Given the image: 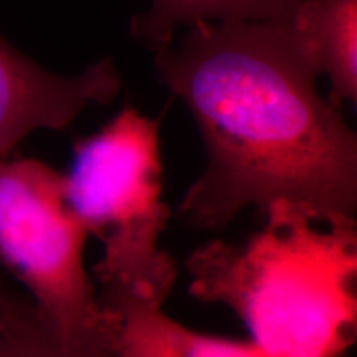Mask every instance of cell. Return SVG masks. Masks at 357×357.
Returning <instances> with one entry per match:
<instances>
[{"mask_svg": "<svg viewBox=\"0 0 357 357\" xmlns=\"http://www.w3.org/2000/svg\"><path fill=\"white\" fill-rule=\"evenodd\" d=\"M154 53L207 153L178 205L187 223L218 230L248 205L275 202L326 225L356 223V132L280 22H195Z\"/></svg>", "mask_w": 357, "mask_h": 357, "instance_id": "cell-1", "label": "cell"}, {"mask_svg": "<svg viewBox=\"0 0 357 357\" xmlns=\"http://www.w3.org/2000/svg\"><path fill=\"white\" fill-rule=\"evenodd\" d=\"M263 213L266 225L247 242L190 253V294L231 307L270 356L346 357L357 333L356 223L319 230L289 202Z\"/></svg>", "mask_w": 357, "mask_h": 357, "instance_id": "cell-2", "label": "cell"}, {"mask_svg": "<svg viewBox=\"0 0 357 357\" xmlns=\"http://www.w3.org/2000/svg\"><path fill=\"white\" fill-rule=\"evenodd\" d=\"M160 194L158 119L128 106L75 146L65 197L88 234L105 245L95 266L100 283L166 303L177 265L158 245L171 218Z\"/></svg>", "mask_w": 357, "mask_h": 357, "instance_id": "cell-3", "label": "cell"}, {"mask_svg": "<svg viewBox=\"0 0 357 357\" xmlns=\"http://www.w3.org/2000/svg\"><path fill=\"white\" fill-rule=\"evenodd\" d=\"M89 234L65 197V174L35 159L0 160V263L66 346L116 351L114 318L83 263Z\"/></svg>", "mask_w": 357, "mask_h": 357, "instance_id": "cell-4", "label": "cell"}, {"mask_svg": "<svg viewBox=\"0 0 357 357\" xmlns=\"http://www.w3.org/2000/svg\"><path fill=\"white\" fill-rule=\"evenodd\" d=\"M119 89L121 75L109 58L60 77L0 37V160L30 132L61 131L88 106L108 105Z\"/></svg>", "mask_w": 357, "mask_h": 357, "instance_id": "cell-5", "label": "cell"}, {"mask_svg": "<svg viewBox=\"0 0 357 357\" xmlns=\"http://www.w3.org/2000/svg\"><path fill=\"white\" fill-rule=\"evenodd\" d=\"M98 301L116 321L118 357H273L255 342L185 328L149 300L118 284H101Z\"/></svg>", "mask_w": 357, "mask_h": 357, "instance_id": "cell-6", "label": "cell"}, {"mask_svg": "<svg viewBox=\"0 0 357 357\" xmlns=\"http://www.w3.org/2000/svg\"><path fill=\"white\" fill-rule=\"evenodd\" d=\"M278 22L316 75L328 77L329 101H356L357 0H301Z\"/></svg>", "mask_w": 357, "mask_h": 357, "instance_id": "cell-7", "label": "cell"}, {"mask_svg": "<svg viewBox=\"0 0 357 357\" xmlns=\"http://www.w3.org/2000/svg\"><path fill=\"white\" fill-rule=\"evenodd\" d=\"M301 0H151L131 22V35L158 52L195 22H278Z\"/></svg>", "mask_w": 357, "mask_h": 357, "instance_id": "cell-8", "label": "cell"}, {"mask_svg": "<svg viewBox=\"0 0 357 357\" xmlns=\"http://www.w3.org/2000/svg\"><path fill=\"white\" fill-rule=\"evenodd\" d=\"M0 357H118V352L79 351L66 346L24 300L0 323Z\"/></svg>", "mask_w": 357, "mask_h": 357, "instance_id": "cell-9", "label": "cell"}, {"mask_svg": "<svg viewBox=\"0 0 357 357\" xmlns=\"http://www.w3.org/2000/svg\"><path fill=\"white\" fill-rule=\"evenodd\" d=\"M25 298L19 296L12 291L10 288L3 283L2 278H0V323L7 318V314L10 312L17 305H20Z\"/></svg>", "mask_w": 357, "mask_h": 357, "instance_id": "cell-10", "label": "cell"}]
</instances>
